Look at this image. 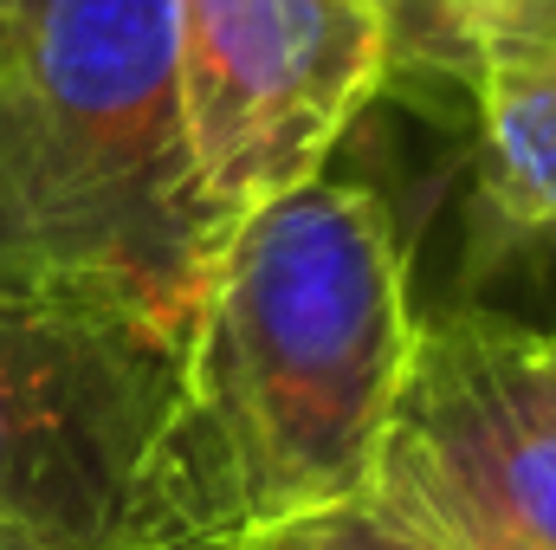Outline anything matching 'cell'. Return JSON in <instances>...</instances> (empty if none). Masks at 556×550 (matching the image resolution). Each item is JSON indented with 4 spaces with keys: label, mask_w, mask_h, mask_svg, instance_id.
I'll list each match as a JSON object with an SVG mask.
<instances>
[{
    "label": "cell",
    "mask_w": 556,
    "mask_h": 550,
    "mask_svg": "<svg viewBox=\"0 0 556 550\" xmlns=\"http://www.w3.org/2000/svg\"><path fill=\"white\" fill-rule=\"evenodd\" d=\"M220 240L181 117L175 0H20L0 26V285L194 324Z\"/></svg>",
    "instance_id": "2"
},
{
    "label": "cell",
    "mask_w": 556,
    "mask_h": 550,
    "mask_svg": "<svg viewBox=\"0 0 556 550\" xmlns=\"http://www.w3.org/2000/svg\"><path fill=\"white\" fill-rule=\"evenodd\" d=\"M376 492L446 550H556V414L511 376L492 311L420 317Z\"/></svg>",
    "instance_id": "5"
},
{
    "label": "cell",
    "mask_w": 556,
    "mask_h": 550,
    "mask_svg": "<svg viewBox=\"0 0 556 550\" xmlns=\"http://www.w3.org/2000/svg\"><path fill=\"white\" fill-rule=\"evenodd\" d=\"M188 330L0 285V550H220L188 440Z\"/></svg>",
    "instance_id": "3"
},
{
    "label": "cell",
    "mask_w": 556,
    "mask_h": 550,
    "mask_svg": "<svg viewBox=\"0 0 556 550\" xmlns=\"http://www.w3.org/2000/svg\"><path fill=\"white\" fill-rule=\"evenodd\" d=\"M485 188L525 234H556V20L498 39L472 72Z\"/></svg>",
    "instance_id": "6"
},
{
    "label": "cell",
    "mask_w": 556,
    "mask_h": 550,
    "mask_svg": "<svg viewBox=\"0 0 556 550\" xmlns=\"http://www.w3.org/2000/svg\"><path fill=\"white\" fill-rule=\"evenodd\" d=\"M227 550H446V545L427 538L415 518H402L369 486V492H350V499L291 512V518H273V525H253V532H240Z\"/></svg>",
    "instance_id": "8"
},
{
    "label": "cell",
    "mask_w": 556,
    "mask_h": 550,
    "mask_svg": "<svg viewBox=\"0 0 556 550\" xmlns=\"http://www.w3.org/2000/svg\"><path fill=\"white\" fill-rule=\"evenodd\" d=\"M13 13H20V0H0V26H7V20H13Z\"/></svg>",
    "instance_id": "10"
},
{
    "label": "cell",
    "mask_w": 556,
    "mask_h": 550,
    "mask_svg": "<svg viewBox=\"0 0 556 550\" xmlns=\"http://www.w3.org/2000/svg\"><path fill=\"white\" fill-rule=\"evenodd\" d=\"M220 550H227V545H220Z\"/></svg>",
    "instance_id": "13"
},
{
    "label": "cell",
    "mask_w": 556,
    "mask_h": 550,
    "mask_svg": "<svg viewBox=\"0 0 556 550\" xmlns=\"http://www.w3.org/2000/svg\"><path fill=\"white\" fill-rule=\"evenodd\" d=\"M544 0H395L389 13V78H453L472 85L479 59L538 20Z\"/></svg>",
    "instance_id": "7"
},
{
    "label": "cell",
    "mask_w": 556,
    "mask_h": 550,
    "mask_svg": "<svg viewBox=\"0 0 556 550\" xmlns=\"http://www.w3.org/2000/svg\"><path fill=\"white\" fill-rule=\"evenodd\" d=\"M181 117L220 227L324 175L389 85L376 0H175Z\"/></svg>",
    "instance_id": "4"
},
{
    "label": "cell",
    "mask_w": 556,
    "mask_h": 550,
    "mask_svg": "<svg viewBox=\"0 0 556 550\" xmlns=\"http://www.w3.org/2000/svg\"><path fill=\"white\" fill-rule=\"evenodd\" d=\"M538 20H556V0H544V7H538Z\"/></svg>",
    "instance_id": "11"
},
{
    "label": "cell",
    "mask_w": 556,
    "mask_h": 550,
    "mask_svg": "<svg viewBox=\"0 0 556 550\" xmlns=\"http://www.w3.org/2000/svg\"><path fill=\"white\" fill-rule=\"evenodd\" d=\"M492 337H498V350H505V363H511V376L556 414V330H538V324H511V317H498L492 311Z\"/></svg>",
    "instance_id": "9"
},
{
    "label": "cell",
    "mask_w": 556,
    "mask_h": 550,
    "mask_svg": "<svg viewBox=\"0 0 556 550\" xmlns=\"http://www.w3.org/2000/svg\"><path fill=\"white\" fill-rule=\"evenodd\" d=\"M376 7H382V20H389V13H395V0H376Z\"/></svg>",
    "instance_id": "12"
},
{
    "label": "cell",
    "mask_w": 556,
    "mask_h": 550,
    "mask_svg": "<svg viewBox=\"0 0 556 550\" xmlns=\"http://www.w3.org/2000/svg\"><path fill=\"white\" fill-rule=\"evenodd\" d=\"M408 240L376 182L240 214L188 330V440L220 545L376 486L415 370Z\"/></svg>",
    "instance_id": "1"
}]
</instances>
